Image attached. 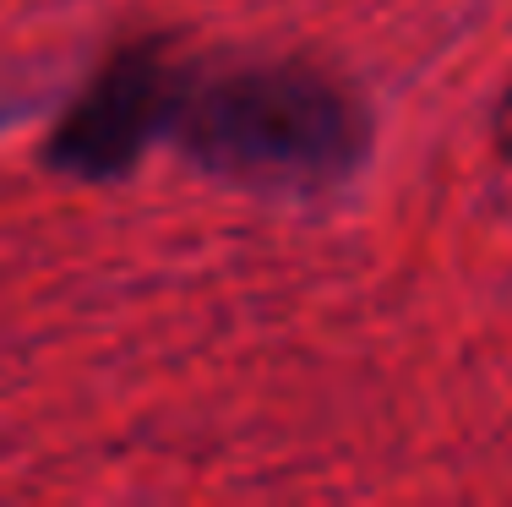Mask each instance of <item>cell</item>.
Here are the masks:
<instances>
[{
	"label": "cell",
	"mask_w": 512,
	"mask_h": 507,
	"mask_svg": "<svg viewBox=\"0 0 512 507\" xmlns=\"http://www.w3.org/2000/svg\"><path fill=\"white\" fill-rule=\"evenodd\" d=\"M186 153L246 186H327L365 153V110L311 66H246L180 93Z\"/></svg>",
	"instance_id": "1"
},
{
	"label": "cell",
	"mask_w": 512,
	"mask_h": 507,
	"mask_svg": "<svg viewBox=\"0 0 512 507\" xmlns=\"http://www.w3.org/2000/svg\"><path fill=\"white\" fill-rule=\"evenodd\" d=\"M180 93H186V77L169 66L164 44H126L55 126L50 164L88 180L120 175L126 164H137V153L158 131L175 126Z\"/></svg>",
	"instance_id": "2"
},
{
	"label": "cell",
	"mask_w": 512,
	"mask_h": 507,
	"mask_svg": "<svg viewBox=\"0 0 512 507\" xmlns=\"http://www.w3.org/2000/svg\"><path fill=\"white\" fill-rule=\"evenodd\" d=\"M496 137H502V148L512 153V93L502 99V115H496Z\"/></svg>",
	"instance_id": "3"
}]
</instances>
